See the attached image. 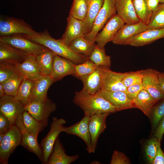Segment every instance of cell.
Masks as SVG:
<instances>
[{"label": "cell", "mask_w": 164, "mask_h": 164, "mask_svg": "<svg viewBox=\"0 0 164 164\" xmlns=\"http://www.w3.org/2000/svg\"><path fill=\"white\" fill-rule=\"evenodd\" d=\"M160 2L164 3V0H160Z\"/></svg>", "instance_id": "52"}, {"label": "cell", "mask_w": 164, "mask_h": 164, "mask_svg": "<svg viewBox=\"0 0 164 164\" xmlns=\"http://www.w3.org/2000/svg\"><path fill=\"white\" fill-rule=\"evenodd\" d=\"M136 15L140 21L147 25L152 11L149 8L147 0H132Z\"/></svg>", "instance_id": "36"}, {"label": "cell", "mask_w": 164, "mask_h": 164, "mask_svg": "<svg viewBox=\"0 0 164 164\" xmlns=\"http://www.w3.org/2000/svg\"><path fill=\"white\" fill-rule=\"evenodd\" d=\"M37 32L22 19L3 15L0 16V37L16 35L32 36Z\"/></svg>", "instance_id": "3"}, {"label": "cell", "mask_w": 164, "mask_h": 164, "mask_svg": "<svg viewBox=\"0 0 164 164\" xmlns=\"http://www.w3.org/2000/svg\"><path fill=\"white\" fill-rule=\"evenodd\" d=\"M152 164H164V153L161 149L160 145L152 162Z\"/></svg>", "instance_id": "47"}, {"label": "cell", "mask_w": 164, "mask_h": 164, "mask_svg": "<svg viewBox=\"0 0 164 164\" xmlns=\"http://www.w3.org/2000/svg\"><path fill=\"white\" fill-rule=\"evenodd\" d=\"M15 125L22 134L21 145L28 151L35 154L43 163V153L41 145L38 142V137L26 130L24 125L22 114H19L17 116Z\"/></svg>", "instance_id": "10"}, {"label": "cell", "mask_w": 164, "mask_h": 164, "mask_svg": "<svg viewBox=\"0 0 164 164\" xmlns=\"http://www.w3.org/2000/svg\"><path fill=\"white\" fill-rule=\"evenodd\" d=\"M96 94L102 97L114 106L116 111L135 108L133 101L128 98L125 92L110 91L102 89Z\"/></svg>", "instance_id": "14"}, {"label": "cell", "mask_w": 164, "mask_h": 164, "mask_svg": "<svg viewBox=\"0 0 164 164\" xmlns=\"http://www.w3.org/2000/svg\"><path fill=\"white\" fill-rule=\"evenodd\" d=\"M143 89L142 82L136 83L127 87L126 94L128 98L133 101Z\"/></svg>", "instance_id": "43"}, {"label": "cell", "mask_w": 164, "mask_h": 164, "mask_svg": "<svg viewBox=\"0 0 164 164\" xmlns=\"http://www.w3.org/2000/svg\"><path fill=\"white\" fill-rule=\"evenodd\" d=\"M16 66L18 71L24 79L36 80L43 75L35 55H27L22 62Z\"/></svg>", "instance_id": "17"}, {"label": "cell", "mask_w": 164, "mask_h": 164, "mask_svg": "<svg viewBox=\"0 0 164 164\" xmlns=\"http://www.w3.org/2000/svg\"><path fill=\"white\" fill-rule=\"evenodd\" d=\"M117 14L127 24L136 23L140 21L136 13L132 0H115Z\"/></svg>", "instance_id": "23"}, {"label": "cell", "mask_w": 164, "mask_h": 164, "mask_svg": "<svg viewBox=\"0 0 164 164\" xmlns=\"http://www.w3.org/2000/svg\"><path fill=\"white\" fill-rule=\"evenodd\" d=\"M55 55L53 51L46 48L41 53L35 56L43 75L50 76L52 73L53 59Z\"/></svg>", "instance_id": "30"}, {"label": "cell", "mask_w": 164, "mask_h": 164, "mask_svg": "<svg viewBox=\"0 0 164 164\" xmlns=\"http://www.w3.org/2000/svg\"><path fill=\"white\" fill-rule=\"evenodd\" d=\"M158 77L160 86L164 92V73L159 72Z\"/></svg>", "instance_id": "49"}, {"label": "cell", "mask_w": 164, "mask_h": 164, "mask_svg": "<svg viewBox=\"0 0 164 164\" xmlns=\"http://www.w3.org/2000/svg\"><path fill=\"white\" fill-rule=\"evenodd\" d=\"M164 29V3L159 4L152 14L147 29Z\"/></svg>", "instance_id": "34"}, {"label": "cell", "mask_w": 164, "mask_h": 164, "mask_svg": "<svg viewBox=\"0 0 164 164\" xmlns=\"http://www.w3.org/2000/svg\"><path fill=\"white\" fill-rule=\"evenodd\" d=\"M125 23L124 20L118 14L112 16L101 32L97 35L95 41L97 45L101 48H104L105 45L112 41L119 30Z\"/></svg>", "instance_id": "9"}, {"label": "cell", "mask_w": 164, "mask_h": 164, "mask_svg": "<svg viewBox=\"0 0 164 164\" xmlns=\"http://www.w3.org/2000/svg\"><path fill=\"white\" fill-rule=\"evenodd\" d=\"M131 163L128 158L120 152L114 151L112 154L111 164H128Z\"/></svg>", "instance_id": "44"}, {"label": "cell", "mask_w": 164, "mask_h": 164, "mask_svg": "<svg viewBox=\"0 0 164 164\" xmlns=\"http://www.w3.org/2000/svg\"><path fill=\"white\" fill-rule=\"evenodd\" d=\"M66 120L62 118L53 117L50 130L41 142V146L43 155V163L47 164L53 151L54 144L60 133L62 132Z\"/></svg>", "instance_id": "7"}, {"label": "cell", "mask_w": 164, "mask_h": 164, "mask_svg": "<svg viewBox=\"0 0 164 164\" xmlns=\"http://www.w3.org/2000/svg\"><path fill=\"white\" fill-rule=\"evenodd\" d=\"M12 125L8 118L0 112V134L5 133Z\"/></svg>", "instance_id": "45"}, {"label": "cell", "mask_w": 164, "mask_h": 164, "mask_svg": "<svg viewBox=\"0 0 164 164\" xmlns=\"http://www.w3.org/2000/svg\"><path fill=\"white\" fill-rule=\"evenodd\" d=\"M105 67L98 66L91 73L80 78L83 84V89L86 92L95 94L102 86Z\"/></svg>", "instance_id": "15"}, {"label": "cell", "mask_w": 164, "mask_h": 164, "mask_svg": "<svg viewBox=\"0 0 164 164\" xmlns=\"http://www.w3.org/2000/svg\"><path fill=\"white\" fill-rule=\"evenodd\" d=\"M5 134V133L0 134V142H1L2 141L4 137Z\"/></svg>", "instance_id": "51"}, {"label": "cell", "mask_w": 164, "mask_h": 164, "mask_svg": "<svg viewBox=\"0 0 164 164\" xmlns=\"http://www.w3.org/2000/svg\"><path fill=\"white\" fill-rule=\"evenodd\" d=\"M36 80L24 79L19 88L15 97L24 106L31 102V93Z\"/></svg>", "instance_id": "31"}, {"label": "cell", "mask_w": 164, "mask_h": 164, "mask_svg": "<svg viewBox=\"0 0 164 164\" xmlns=\"http://www.w3.org/2000/svg\"><path fill=\"white\" fill-rule=\"evenodd\" d=\"M147 30V25L140 21L138 23L124 25L112 40L115 44L126 45L127 40L133 36Z\"/></svg>", "instance_id": "20"}, {"label": "cell", "mask_w": 164, "mask_h": 164, "mask_svg": "<svg viewBox=\"0 0 164 164\" xmlns=\"http://www.w3.org/2000/svg\"><path fill=\"white\" fill-rule=\"evenodd\" d=\"M133 101L135 108L140 110L149 117L152 108L157 102L144 88L141 91Z\"/></svg>", "instance_id": "28"}, {"label": "cell", "mask_w": 164, "mask_h": 164, "mask_svg": "<svg viewBox=\"0 0 164 164\" xmlns=\"http://www.w3.org/2000/svg\"><path fill=\"white\" fill-rule=\"evenodd\" d=\"M27 55L11 46L0 42V62L16 64L22 62Z\"/></svg>", "instance_id": "25"}, {"label": "cell", "mask_w": 164, "mask_h": 164, "mask_svg": "<svg viewBox=\"0 0 164 164\" xmlns=\"http://www.w3.org/2000/svg\"><path fill=\"white\" fill-rule=\"evenodd\" d=\"M164 133V116L159 122L155 131L154 136L158 138L161 142Z\"/></svg>", "instance_id": "46"}, {"label": "cell", "mask_w": 164, "mask_h": 164, "mask_svg": "<svg viewBox=\"0 0 164 164\" xmlns=\"http://www.w3.org/2000/svg\"><path fill=\"white\" fill-rule=\"evenodd\" d=\"M79 157L78 155L72 156L66 154L59 137L55 141L48 164H70Z\"/></svg>", "instance_id": "26"}, {"label": "cell", "mask_w": 164, "mask_h": 164, "mask_svg": "<svg viewBox=\"0 0 164 164\" xmlns=\"http://www.w3.org/2000/svg\"><path fill=\"white\" fill-rule=\"evenodd\" d=\"M5 94V90L2 85L1 83H0V97H1Z\"/></svg>", "instance_id": "50"}, {"label": "cell", "mask_w": 164, "mask_h": 164, "mask_svg": "<svg viewBox=\"0 0 164 164\" xmlns=\"http://www.w3.org/2000/svg\"><path fill=\"white\" fill-rule=\"evenodd\" d=\"M116 12L115 0H104L103 5L95 19L91 31L88 34L84 35V37L95 42V37L99 32L109 19L116 14Z\"/></svg>", "instance_id": "5"}, {"label": "cell", "mask_w": 164, "mask_h": 164, "mask_svg": "<svg viewBox=\"0 0 164 164\" xmlns=\"http://www.w3.org/2000/svg\"><path fill=\"white\" fill-rule=\"evenodd\" d=\"M98 67L88 59L81 63L74 64V72L73 76L79 79L91 73Z\"/></svg>", "instance_id": "38"}, {"label": "cell", "mask_w": 164, "mask_h": 164, "mask_svg": "<svg viewBox=\"0 0 164 164\" xmlns=\"http://www.w3.org/2000/svg\"><path fill=\"white\" fill-rule=\"evenodd\" d=\"M74 103L89 117L94 114L116 111L115 107L97 94L89 93L82 89L76 91L73 100Z\"/></svg>", "instance_id": "2"}, {"label": "cell", "mask_w": 164, "mask_h": 164, "mask_svg": "<svg viewBox=\"0 0 164 164\" xmlns=\"http://www.w3.org/2000/svg\"><path fill=\"white\" fill-rule=\"evenodd\" d=\"M151 113L152 122L153 127H156L164 116V98L158 104L153 107Z\"/></svg>", "instance_id": "42"}, {"label": "cell", "mask_w": 164, "mask_h": 164, "mask_svg": "<svg viewBox=\"0 0 164 164\" xmlns=\"http://www.w3.org/2000/svg\"><path fill=\"white\" fill-rule=\"evenodd\" d=\"M143 74L142 70L135 71L125 72L123 82L126 87L142 82Z\"/></svg>", "instance_id": "41"}, {"label": "cell", "mask_w": 164, "mask_h": 164, "mask_svg": "<svg viewBox=\"0 0 164 164\" xmlns=\"http://www.w3.org/2000/svg\"><path fill=\"white\" fill-rule=\"evenodd\" d=\"M67 21L65 31L60 39L69 46L75 39L84 36V32L83 21L74 18L69 14Z\"/></svg>", "instance_id": "22"}, {"label": "cell", "mask_w": 164, "mask_h": 164, "mask_svg": "<svg viewBox=\"0 0 164 164\" xmlns=\"http://www.w3.org/2000/svg\"><path fill=\"white\" fill-rule=\"evenodd\" d=\"M21 133L17 126L13 125L5 133L0 142V161L1 163L7 164L11 154L17 146L21 145Z\"/></svg>", "instance_id": "4"}, {"label": "cell", "mask_w": 164, "mask_h": 164, "mask_svg": "<svg viewBox=\"0 0 164 164\" xmlns=\"http://www.w3.org/2000/svg\"><path fill=\"white\" fill-rule=\"evenodd\" d=\"M22 75L18 71L2 83L5 94L15 97L22 82L24 79Z\"/></svg>", "instance_id": "33"}, {"label": "cell", "mask_w": 164, "mask_h": 164, "mask_svg": "<svg viewBox=\"0 0 164 164\" xmlns=\"http://www.w3.org/2000/svg\"><path fill=\"white\" fill-rule=\"evenodd\" d=\"M0 42L11 46L27 54L35 56L46 48L20 35L0 37Z\"/></svg>", "instance_id": "6"}, {"label": "cell", "mask_w": 164, "mask_h": 164, "mask_svg": "<svg viewBox=\"0 0 164 164\" xmlns=\"http://www.w3.org/2000/svg\"><path fill=\"white\" fill-rule=\"evenodd\" d=\"M110 114L104 113L94 114L90 117L89 129L91 139L92 153L95 152L98 138L106 128V119Z\"/></svg>", "instance_id": "16"}, {"label": "cell", "mask_w": 164, "mask_h": 164, "mask_svg": "<svg viewBox=\"0 0 164 164\" xmlns=\"http://www.w3.org/2000/svg\"><path fill=\"white\" fill-rule=\"evenodd\" d=\"M54 82V80L50 76L42 75L40 77L36 80L32 89L31 102H42L45 101L48 98V90Z\"/></svg>", "instance_id": "24"}, {"label": "cell", "mask_w": 164, "mask_h": 164, "mask_svg": "<svg viewBox=\"0 0 164 164\" xmlns=\"http://www.w3.org/2000/svg\"><path fill=\"white\" fill-rule=\"evenodd\" d=\"M74 64L70 60L55 55L53 59L52 72L50 76L55 82L66 76L73 75Z\"/></svg>", "instance_id": "19"}, {"label": "cell", "mask_w": 164, "mask_h": 164, "mask_svg": "<svg viewBox=\"0 0 164 164\" xmlns=\"http://www.w3.org/2000/svg\"><path fill=\"white\" fill-rule=\"evenodd\" d=\"M147 2L149 9L153 12L157 7L160 0H147Z\"/></svg>", "instance_id": "48"}, {"label": "cell", "mask_w": 164, "mask_h": 164, "mask_svg": "<svg viewBox=\"0 0 164 164\" xmlns=\"http://www.w3.org/2000/svg\"><path fill=\"white\" fill-rule=\"evenodd\" d=\"M160 145V142L156 137L150 139L145 145V151L147 160L152 164Z\"/></svg>", "instance_id": "39"}, {"label": "cell", "mask_w": 164, "mask_h": 164, "mask_svg": "<svg viewBox=\"0 0 164 164\" xmlns=\"http://www.w3.org/2000/svg\"><path fill=\"white\" fill-rule=\"evenodd\" d=\"M90 117L84 114L83 118L77 123L70 126H63L62 132L75 135L82 139L86 146V150L89 153H92L91 139L89 129Z\"/></svg>", "instance_id": "13"}, {"label": "cell", "mask_w": 164, "mask_h": 164, "mask_svg": "<svg viewBox=\"0 0 164 164\" xmlns=\"http://www.w3.org/2000/svg\"><path fill=\"white\" fill-rule=\"evenodd\" d=\"M142 84L151 96L157 102L164 98V92L160 86L159 71L152 69L142 70Z\"/></svg>", "instance_id": "12"}, {"label": "cell", "mask_w": 164, "mask_h": 164, "mask_svg": "<svg viewBox=\"0 0 164 164\" xmlns=\"http://www.w3.org/2000/svg\"><path fill=\"white\" fill-rule=\"evenodd\" d=\"M22 114L24 125L26 130L38 137L39 132L46 126L35 119L26 110Z\"/></svg>", "instance_id": "32"}, {"label": "cell", "mask_w": 164, "mask_h": 164, "mask_svg": "<svg viewBox=\"0 0 164 164\" xmlns=\"http://www.w3.org/2000/svg\"><path fill=\"white\" fill-rule=\"evenodd\" d=\"M95 45V42L86 39L83 36L73 40L69 46L76 53L88 58L93 52Z\"/></svg>", "instance_id": "29"}, {"label": "cell", "mask_w": 164, "mask_h": 164, "mask_svg": "<svg viewBox=\"0 0 164 164\" xmlns=\"http://www.w3.org/2000/svg\"><path fill=\"white\" fill-rule=\"evenodd\" d=\"M125 73L116 72L105 67L104 80L101 90L110 91H122L126 93L127 87L123 79Z\"/></svg>", "instance_id": "18"}, {"label": "cell", "mask_w": 164, "mask_h": 164, "mask_svg": "<svg viewBox=\"0 0 164 164\" xmlns=\"http://www.w3.org/2000/svg\"><path fill=\"white\" fill-rule=\"evenodd\" d=\"M25 111L24 106L15 97L6 94L0 97V112L12 125H15L17 116Z\"/></svg>", "instance_id": "11"}, {"label": "cell", "mask_w": 164, "mask_h": 164, "mask_svg": "<svg viewBox=\"0 0 164 164\" xmlns=\"http://www.w3.org/2000/svg\"><path fill=\"white\" fill-rule=\"evenodd\" d=\"M16 64L0 62V83H2L17 72Z\"/></svg>", "instance_id": "40"}, {"label": "cell", "mask_w": 164, "mask_h": 164, "mask_svg": "<svg viewBox=\"0 0 164 164\" xmlns=\"http://www.w3.org/2000/svg\"><path fill=\"white\" fill-rule=\"evenodd\" d=\"M88 59L97 66L109 68L111 65L110 56L106 54L104 48H100L97 44Z\"/></svg>", "instance_id": "35"}, {"label": "cell", "mask_w": 164, "mask_h": 164, "mask_svg": "<svg viewBox=\"0 0 164 164\" xmlns=\"http://www.w3.org/2000/svg\"><path fill=\"white\" fill-rule=\"evenodd\" d=\"M24 108L32 117L47 126L48 118L51 114L56 110V105L47 98L42 102L31 101Z\"/></svg>", "instance_id": "8"}, {"label": "cell", "mask_w": 164, "mask_h": 164, "mask_svg": "<svg viewBox=\"0 0 164 164\" xmlns=\"http://www.w3.org/2000/svg\"><path fill=\"white\" fill-rule=\"evenodd\" d=\"M87 9V0H73L69 14L74 18L83 21L86 16Z\"/></svg>", "instance_id": "37"}, {"label": "cell", "mask_w": 164, "mask_h": 164, "mask_svg": "<svg viewBox=\"0 0 164 164\" xmlns=\"http://www.w3.org/2000/svg\"><path fill=\"white\" fill-rule=\"evenodd\" d=\"M22 35L49 49L56 55L70 60L75 64L81 63L88 59L73 51L60 39H57L52 37L47 30L33 35Z\"/></svg>", "instance_id": "1"}, {"label": "cell", "mask_w": 164, "mask_h": 164, "mask_svg": "<svg viewBox=\"0 0 164 164\" xmlns=\"http://www.w3.org/2000/svg\"><path fill=\"white\" fill-rule=\"evenodd\" d=\"M164 38V29H147L128 39L126 45L138 47L151 43L159 39Z\"/></svg>", "instance_id": "21"}, {"label": "cell", "mask_w": 164, "mask_h": 164, "mask_svg": "<svg viewBox=\"0 0 164 164\" xmlns=\"http://www.w3.org/2000/svg\"><path fill=\"white\" fill-rule=\"evenodd\" d=\"M104 0H87V12L83 21L84 35L91 31L95 19L102 7Z\"/></svg>", "instance_id": "27"}]
</instances>
